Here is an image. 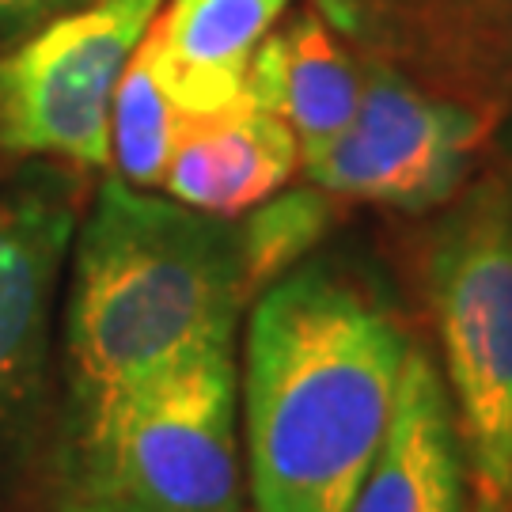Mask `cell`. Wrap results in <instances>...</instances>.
Segmentation results:
<instances>
[{
    "mask_svg": "<svg viewBox=\"0 0 512 512\" xmlns=\"http://www.w3.org/2000/svg\"><path fill=\"white\" fill-rule=\"evenodd\" d=\"M164 0H95L0 50V152L110 164V103Z\"/></svg>",
    "mask_w": 512,
    "mask_h": 512,
    "instance_id": "obj_5",
    "label": "cell"
},
{
    "mask_svg": "<svg viewBox=\"0 0 512 512\" xmlns=\"http://www.w3.org/2000/svg\"><path fill=\"white\" fill-rule=\"evenodd\" d=\"M471 512H512V190L471 186L425 255Z\"/></svg>",
    "mask_w": 512,
    "mask_h": 512,
    "instance_id": "obj_4",
    "label": "cell"
},
{
    "mask_svg": "<svg viewBox=\"0 0 512 512\" xmlns=\"http://www.w3.org/2000/svg\"><path fill=\"white\" fill-rule=\"evenodd\" d=\"M365 95L353 126L308 164V179L334 198L425 213L459 190L490 122L463 103L418 88L365 57Z\"/></svg>",
    "mask_w": 512,
    "mask_h": 512,
    "instance_id": "obj_6",
    "label": "cell"
},
{
    "mask_svg": "<svg viewBox=\"0 0 512 512\" xmlns=\"http://www.w3.org/2000/svg\"><path fill=\"white\" fill-rule=\"evenodd\" d=\"M73 232V198L57 186L0 190V501L27 471L38 444L54 300Z\"/></svg>",
    "mask_w": 512,
    "mask_h": 512,
    "instance_id": "obj_7",
    "label": "cell"
},
{
    "mask_svg": "<svg viewBox=\"0 0 512 512\" xmlns=\"http://www.w3.org/2000/svg\"><path fill=\"white\" fill-rule=\"evenodd\" d=\"M410 338L376 285L315 258L255 296L243 425L255 512H349L395 418Z\"/></svg>",
    "mask_w": 512,
    "mask_h": 512,
    "instance_id": "obj_1",
    "label": "cell"
},
{
    "mask_svg": "<svg viewBox=\"0 0 512 512\" xmlns=\"http://www.w3.org/2000/svg\"><path fill=\"white\" fill-rule=\"evenodd\" d=\"M349 512H471L456 410L425 346L406 349L395 418Z\"/></svg>",
    "mask_w": 512,
    "mask_h": 512,
    "instance_id": "obj_9",
    "label": "cell"
},
{
    "mask_svg": "<svg viewBox=\"0 0 512 512\" xmlns=\"http://www.w3.org/2000/svg\"><path fill=\"white\" fill-rule=\"evenodd\" d=\"M338 202L323 186H300L285 190L277 198L258 202L247 209V217L236 220L239 228V258H243V289L247 304H255L274 281L296 270L300 262L319 247V239L330 232Z\"/></svg>",
    "mask_w": 512,
    "mask_h": 512,
    "instance_id": "obj_14",
    "label": "cell"
},
{
    "mask_svg": "<svg viewBox=\"0 0 512 512\" xmlns=\"http://www.w3.org/2000/svg\"><path fill=\"white\" fill-rule=\"evenodd\" d=\"M289 0H171L145 31L152 65L183 114H213L243 95L247 65Z\"/></svg>",
    "mask_w": 512,
    "mask_h": 512,
    "instance_id": "obj_12",
    "label": "cell"
},
{
    "mask_svg": "<svg viewBox=\"0 0 512 512\" xmlns=\"http://www.w3.org/2000/svg\"><path fill=\"white\" fill-rule=\"evenodd\" d=\"M300 145L285 118L247 95L213 114H186L167 160L164 190L213 217H243L293 179Z\"/></svg>",
    "mask_w": 512,
    "mask_h": 512,
    "instance_id": "obj_10",
    "label": "cell"
},
{
    "mask_svg": "<svg viewBox=\"0 0 512 512\" xmlns=\"http://www.w3.org/2000/svg\"><path fill=\"white\" fill-rule=\"evenodd\" d=\"M95 0H0V50L16 46L19 38L35 35L38 27L88 8Z\"/></svg>",
    "mask_w": 512,
    "mask_h": 512,
    "instance_id": "obj_15",
    "label": "cell"
},
{
    "mask_svg": "<svg viewBox=\"0 0 512 512\" xmlns=\"http://www.w3.org/2000/svg\"><path fill=\"white\" fill-rule=\"evenodd\" d=\"M330 27L486 122L512 95V0H319Z\"/></svg>",
    "mask_w": 512,
    "mask_h": 512,
    "instance_id": "obj_8",
    "label": "cell"
},
{
    "mask_svg": "<svg viewBox=\"0 0 512 512\" xmlns=\"http://www.w3.org/2000/svg\"><path fill=\"white\" fill-rule=\"evenodd\" d=\"M247 308L236 220L107 179L73 239L65 418L209 346Z\"/></svg>",
    "mask_w": 512,
    "mask_h": 512,
    "instance_id": "obj_2",
    "label": "cell"
},
{
    "mask_svg": "<svg viewBox=\"0 0 512 512\" xmlns=\"http://www.w3.org/2000/svg\"><path fill=\"white\" fill-rule=\"evenodd\" d=\"M243 95L289 122L300 160L311 164L353 126L365 95V65L342 50L319 12H300L262 38Z\"/></svg>",
    "mask_w": 512,
    "mask_h": 512,
    "instance_id": "obj_11",
    "label": "cell"
},
{
    "mask_svg": "<svg viewBox=\"0 0 512 512\" xmlns=\"http://www.w3.org/2000/svg\"><path fill=\"white\" fill-rule=\"evenodd\" d=\"M50 512H243L236 346H209L61 421Z\"/></svg>",
    "mask_w": 512,
    "mask_h": 512,
    "instance_id": "obj_3",
    "label": "cell"
},
{
    "mask_svg": "<svg viewBox=\"0 0 512 512\" xmlns=\"http://www.w3.org/2000/svg\"><path fill=\"white\" fill-rule=\"evenodd\" d=\"M183 118L186 114L167 95L145 38H141V46L122 69L114 103H110V160L129 186L148 190V186L164 183Z\"/></svg>",
    "mask_w": 512,
    "mask_h": 512,
    "instance_id": "obj_13",
    "label": "cell"
}]
</instances>
